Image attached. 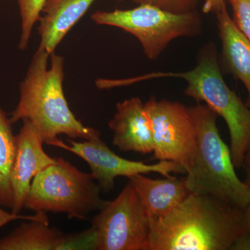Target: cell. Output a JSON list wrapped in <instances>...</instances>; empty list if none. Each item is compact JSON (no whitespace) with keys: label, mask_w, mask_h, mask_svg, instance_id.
Returning <instances> with one entry per match:
<instances>
[{"label":"cell","mask_w":250,"mask_h":250,"mask_svg":"<svg viewBox=\"0 0 250 250\" xmlns=\"http://www.w3.org/2000/svg\"><path fill=\"white\" fill-rule=\"evenodd\" d=\"M246 232L244 210L211 195L191 193L151 220L146 250H230Z\"/></svg>","instance_id":"1"},{"label":"cell","mask_w":250,"mask_h":250,"mask_svg":"<svg viewBox=\"0 0 250 250\" xmlns=\"http://www.w3.org/2000/svg\"><path fill=\"white\" fill-rule=\"evenodd\" d=\"M63 79V57L38 47L20 84L19 102L9 118L11 124L28 120L43 143L50 146L62 134L70 139H99L100 131L82 124L69 107Z\"/></svg>","instance_id":"2"},{"label":"cell","mask_w":250,"mask_h":250,"mask_svg":"<svg viewBox=\"0 0 250 250\" xmlns=\"http://www.w3.org/2000/svg\"><path fill=\"white\" fill-rule=\"evenodd\" d=\"M188 108L196 133V152L186 177L189 190L245 210L250 203V187L237 175L230 148L219 133L218 115L205 104Z\"/></svg>","instance_id":"3"},{"label":"cell","mask_w":250,"mask_h":250,"mask_svg":"<svg viewBox=\"0 0 250 250\" xmlns=\"http://www.w3.org/2000/svg\"><path fill=\"white\" fill-rule=\"evenodd\" d=\"M198 63L184 72H155L140 77L141 80L177 77L187 83L184 93L197 103H204L226 122L231 158L236 168L243 167L250 149V108L227 84L219 65L218 54L210 42L200 51Z\"/></svg>","instance_id":"4"},{"label":"cell","mask_w":250,"mask_h":250,"mask_svg":"<svg viewBox=\"0 0 250 250\" xmlns=\"http://www.w3.org/2000/svg\"><path fill=\"white\" fill-rule=\"evenodd\" d=\"M91 174L85 173L62 158L33 179L24 207L36 212L62 213L69 218L85 220L109 201L100 196V188Z\"/></svg>","instance_id":"5"},{"label":"cell","mask_w":250,"mask_h":250,"mask_svg":"<svg viewBox=\"0 0 250 250\" xmlns=\"http://www.w3.org/2000/svg\"><path fill=\"white\" fill-rule=\"evenodd\" d=\"M91 19L96 24L120 28L135 36L149 60L159 58L175 39L198 36L202 27L196 10L174 14L149 4L129 10L98 11Z\"/></svg>","instance_id":"6"},{"label":"cell","mask_w":250,"mask_h":250,"mask_svg":"<svg viewBox=\"0 0 250 250\" xmlns=\"http://www.w3.org/2000/svg\"><path fill=\"white\" fill-rule=\"evenodd\" d=\"M97 250H146L150 219L131 182L92 220Z\"/></svg>","instance_id":"7"},{"label":"cell","mask_w":250,"mask_h":250,"mask_svg":"<svg viewBox=\"0 0 250 250\" xmlns=\"http://www.w3.org/2000/svg\"><path fill=\"white\" fill-rule=\"evenodd\" d=\"M145 108L152 126L154 157L173 161L187 172L196 152V133L188 108L152 97L145 103Z\"/></svg>","instance_id":"8"},{"label":"cell","mask_w":250,"mask_h":250,"mask_svg":"<svg viewBox=\"0 0 250 250\" xmlns=\"http://www.w3.org/2000/svg\"><path fill=\"white\" fill-rule=\"evenodd\" d=\"M67 141L70 146L59 139L51 146L62 148L83 159L90 166L94 179L105 192L113 190L115 179L118 177L128 178L135 174L156 172L169 177L172 173H187L182 166L173 161H159L158 164L148 165L141 161L128 160L111 150L100 138L85 140L83 142L70 139H67Z\"/></svg>","instance_id":"9"},{"label":"cell","mask_w":250,"mask_h":250,"mask_svg":"<svg viewBox=\"0 0 250 250\" xmlns=\"http://www.w3.org/2000/svg\"><path fill=\"white\" fill-rule=\"evenodd\" d=\"M16 136V154L11 173L14 193L13 213L19 214L25 204L33 179L41 171L57 162L44 151L43 141L37 130L27 119Z\"/></svg>","instance_id":"10"},{"label":"cell","mask_w":250,"mask_h":250,"mask_svg":"<svg viewBox=\"0 0 250 250\" xmlns=\"http://www.w3.org/2000/svg\"><path fill=\"white\" fill-rule=\"evenodd\" d=\"M108 126L113 132V144L120 150L142 154L154 152L152 126L141 99L131 98L117 103Z\"/></svg>","instance_id":"11"},{"label":"cell","mask_w":250,"mask_h":250,"mask_svg":"<svg viewBox=\"0 0 250 250\" xmlns=\"http://www.w3.org/2000/svg\"><path fill=\"white\" fill-rule=\"evenodd\" d=\"M151 220L164 216L191 194L186 177L152 179L145 174L128 177Z\"/></svg>","instance_id":"12"},{"label":"cell","mask_w":250,"mask_h":250,"mask_svg":"<svg viewBox=\"0 0 250 250\" xmlns=\"http://www.w3.org/2000/svg\"><path fill=\"white\" fill-rule=\"evenodd\" d=\"M95 0H46L42 6L38 28L39 47L49 54L87 12ZM124 1V0H118Z\"/></svg>","instance_id":"13"},{"label":"cell","mask_w":250,"mask_h":250,"mask_svg":"<svg viewBox=\"0 0 250 250\" xmlns=\"http://www.w3.org/2000/svg\"><path fill=\"white\" fill-rule=\"evenodd\" d=\"M222 42V59L229 72L241 81L248 91L250 108V41L235 25L227 6L215 13Z\"/></svg>","instance_id":"14"},{"label":"cell","mask_w":250,"mask_h":250,"mask_svg":"<svg viewBox=\"0 0 250 250\" xmlns=\"http://www.w3.org/2000/svg\"><path fill=\"white\" fill-rule=\"evenodd\" d=\"M49 225L41 221L22 224L0 241V250H67L68 236Z\"/></svg>","instance_id":"15"},{"label":"cell","mask_w":250,"mask_h":250,"mask_svg":"<svg viewBox=\"0 0 250 250\" xmlns=\"http://www.w3.org/2000/svg\"><path fill=\"white\" fill-rule=\"evenodd\" d=\"M16 154V136L11 123L0 106V205L12 209L14 193L11 173Z\"/></svg>","instance_id":"16"},{"label":"cell","mask_w":250,"mask_h":250,"mask_svg":"<svg viewBox=\"0 0 250 250\" xmlns=\"http://www.w3.org/2000/svg\"><path fill=\"white\" fill-rule=\"evenodd\" d=\"M21 16V36L18 47L21 50L27 49L33 29L39 22L42 6L46 0H16Z\"/></svg>","instance_id":"17"},{"label":"cell","mask_w":250,"mask_h":250,"mask_svg":"<svg viewBox=\"0 0 250 250\" xmlns=\"http://www.w3.org/2000/svg\"><path fill=\"white\" fill-rule=\"evenodd\" d=\"M135 4H149L174 14H185L196 9L198 0H131Z\"/></svg>","instance_id":"18"},{"label":"cell","mask_w":250,"mask_h":250,"mask_svg":"<svg viewBox=\"0 0 250 250\" xmlns=\"http://www.w3.org/2000/svg\"><path fill=\"white\" fill-rule=\"evenodd\" d=\"M232 9L233 22L250 41V0H229Z\"/></svg>","instance_id":"19"},{"label":"cell","mask_w":250,"mask_h":250,"mask_svg":"<svg viewBox=\"0 0 250 250\" xmlns=\"http://www.w3.org/2000/svg\"><path fill=\"white\" fill-rule=\"evenodd\" d=\"M18 220H26L28 221H41L49 223L48 218L45 212H36L34 215H21L14 213H9L0 207V228L5 226L6 224Z\"/></svg>","instance_id":"20"},{"label":"cell","mask_w":250,"mask_h":250,"mask_svg":"<svg viewBox=\"0 0 250 250\" xmlns=\"http://www.w3.org/2000/svg\"><path fill=\"white\" fill-rule=\"evenodd\" d=\"M227 0H205L202 6V11L205 14L216 13L224 6H226Z\"/></svg>","instance_id":"21"},{"label":"cell","mask_w":250,"mask_h":250,"mask_svg":"<svg viewBox=\"0 0 250 250\" xmlns=\"http://www.w3.org/2000/svg\"><path fill=\"white\" fill-rule=\"evenodd\" d=\"M230 250H250V233L247 231L231 246Z\"/></svg>","instance_id":"22"},{"label":"cell","mask_w":250,"mask_h":250,"mask_svg":"<svg viewBox=\"0 0 250 250\" xmlns=\"http://www.w3.org/2000/svg\"><path fill=\"white\" fill-rule=\"evenodd\" d=\"M243 167H244L246 179L245 183L250 187V149L247 152L243 161Z\"/></svg>","instance_id":"23"},{"label":"cell","mask_w":250,"mask_h":250,"mask_svg":"<svg viewBox=\"0 0 250 250\" xmlns=\"http://www.w3.org/2000/svg\"><path fill=\"white\" fill-rule=\"evenodd\" d=\"M245 224H246V230L250 233V203L244 210Z\"/></svg>","instance_id":"24"}]
</instances>
